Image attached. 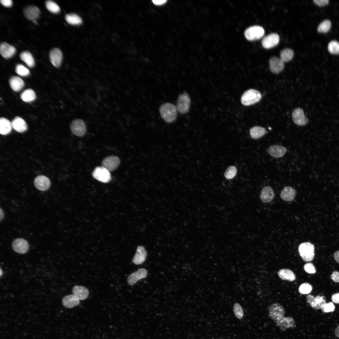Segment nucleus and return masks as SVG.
Instances as JSON below:
<instances>
[{"label": "nucleus", "instance_id": "f257e3e1", "mask_svg": "<svg viewBox=\"0 0 339 339\" xmlns=\"http://www.w3.org/2000/svg\"><path fill=\"white\" fill-rule=\"evenodd\" d=\"M176 106L170 103H164L160 107L159 111L163 120L167 123H171L176 119L177 115Z\"/></svg>", "mask_w": 339, "mask_h": 339}, {"label": "nucleus", "instance_id": "f03ea898", "mask_svg": "<svg viewBox=\"0 0 339 339\" xmlns=\"http://www.w3.org/2000/svg\"><path fill=\"white\" fill-rule=\"evenodd\" d=\"M261 94L258 91L250 89L245 91L241 96V101L242 104L248 106L254 104L261 99Z\"/></svg>", "mask_w": 339, "mask_h": 339}, {"label": "nucleus", "instance_id": "7ed1b4c3", "mask_svg": "<svg viewBox=\"0 0 339 339\" xmlns=\"http://www.w3.org/2000/svg\"><path fill=\"white\" fill-rule=\"evenodd\" d=\"M299 252L303 260L305 261H312L315 256L314 245L309 242L301 244L299 247Z\"/></svg>", "mask_w": 339, "mask_h": 339}, {"label": "nucleus", "instance_id": "20e7f679", "mask_svg": "<svg viewBox=\"0 0 339 339\" xmlns=\"http://www.w3.org/2000/svg\"><path fill=\"white\" fill-rule=\"evenodd\" d=\"M264 33L265 31L262 27L254 25L247 28L244 32V35L247 39L251 41L260 39Z\"/></svg>", "mask_w": 339, "mask_h": 339}, {"label": "nucleus", "instance_id": "39448f33", "mask_svg": "<svg viewBox=\"0 0 339 339\" xmlns=\"http://www.w3.org/2000/svg\"><path fill=\"white\" fill-rule=\"evenodd\" d=\"M191 99L188 94L186 92L180 94L178 96L176 102V107L177 110L181 114H185L189 110Z\"/></svg>", "mask_w": 339, "mask_h": 339}, {"label": "nucleus", "instance_id": "423d86ee", "mask_svg": "<svg viewBox=\"0 0 339 339\" xmlns=\"http://www.w3.org/2000/svg\"><path fill=\"white\" fill-rule=\"evenodd\" d=\"M70 128L72 133L79 137L83 136L86 132V125L81 119H76L72 121L70 125Z\"/></svg>", "mask_w": 339, "mask_h": 339}, {"label": "nucleus", "instance_id": "0eeeda50", "mask_svg": "<svg viewBox=\"0 0 339 339\" xmlns=\"http://www.w3.org/2000/svg\"><path fill=\"white\" fill-rule=\"evenodd\" d=\"M92 175L94 178L103 183L108 182L111 179L110 171L102 166L96 167L93 171Z\"/></svg>", "mask_w": 339, "mask_h": 339}, {"label": "nucleus", "instance_id": "6e6552de", "mask_svg": "<svg viewBox=\"0 0 339 339\" xmlns=\"http://www.w3.org/2000/svg\"><path fill=\"white\" fill-rule=\"evenodd\" d=\"M268 310L269 317L275 321L284 317L285 312L283 307L277 303L270 305Z\"/></svg>", "mask_w": 339, "mask_h": 339}, {"label": "nucleus", "instance_id": "1a4fd4ad", "mask_svg": "<svg viewBox=\"0 0 339 339\" xmlns=\"http://www.w3.org/2000/svg\"><path fill=\"white\" fill-rule=\"evenodd\" d=\"M120 163V159L118 157L111 156L105 158L102 162V165L103 167L110 172L115 170Z\"/></svg>", "mask_w": 339, "mask_h": 339}, {"label": "nucleus", "instance_id": "9d476101", "mask_svg": "<svg viewBox=\"0 0 339 339\" xmlns=\"http://www.w3.org/2000/svg\"><path fill=\"white\" fill-rule=\"evenodd\" d=\"M148 273V271L146 269L143 268L139 269L128 276L127 279L128 284L131 286L134 285L138 281L146 278Z\"/></svg>", "mask_w": 339, "mask_h": 339}, {"label": "nucleus", "instance_id": "9b49d317", "mask_svg": "<svg viewBox=\"0 0 339 339\" xmlns=\"http://www.w3.org/2000/svg\"><path fill=\"white\" fill-rule=\"evenodd\" d=\"M12 247L16 252L23 254L27 252L29 249V245L25 240L22 238H18L13 242Z\"/></svg>", "mask_w": 339, "mask_h": 339}, {"label": "nucleus", "instance_id": "f8f14e48", "mask_svg": "<svg viewBox=\"0 0 339 339\" xmlns=\"http://www.w3.org/2000/svg\"><path fill=\"white\" fill-rule=\"evenodd\" d=\"M279 39V36L277 34L271 33L263 38L261 42L262 44L265 48H270L278 44Z\"/></svg>", "mask_w": 339, "mask_h": 339}, {"label": "nucleus", "instance_id": "ddd939ff", "mask_svg": "<svg viewBox=\"0 0 339 339\" xmlns=\"http://www.w3.org/2000/svg\"><path fill=\"white\" fill-rule=\"evenodd\" d=\"M292 116L293 121L298 125L304 126L308 122V120L305 116L303 110L300 108L295 109Z\"/></svg>", "mask_w": 339, "mask_h": 339}, {"label": "nucleus", "instance_id": "4468645a", "mask_svg": "<svg viewBox=\"0 0 339 339\" xmlns=\"http://www.w3.org/2000/svg\"><path fill=\"white\" fill-rule=\"evenodd\" d=\"M307 302L313 308L318 309L326 303V299L324 296H317L316 297L309 294L306 297Z\"/></svg>", "mask_w": 339, "mask_h": 339}, {"label": "nucleus", "instance_id": "2eb2a0df", "mask_svg": "<svg viewBox=\"0 0 339 339\" xmlns=\"http://www.w3.org/2000/svg\"><path fill=\"white\" fill-rule=\"evenodd\" d=\"M34 184L39 190L45 191L47 190L51 185V181L46 176L40 175L37 176L34 180Z\"/></svg>", "mask_w": 339, "mask_h": 339}, {"label": "nucleus", "instance_id": "dca6fc26", "mask_svg": "<svg viewBox=\"0 0 339 339\" xmlns=\"http://www.w3.org/2000/svg\"><path fill=\"white\" fill-rule=\"evenodd\" d=\"M269 67L272 73H278L283 69L284 64L280 58L275 56L272 57L269 60Z\"/></svg>", "mask_w": 339, "mask_h": 339}, {"label": "nucleus", "instance_id": "f3484780", "mask_svg": "<svg viewBox=\"0 0 339 339\" xmlns=\"http://www.w3.org/2000/svg\"><path fill=\"white\" fill-rule=\"evenodd\" d=\"M16 51L15 48L8 44L3 42L0 45V53L4 58L7 59L12 57Z\"/></svg>", "mask_w": 339, "mask_h": 339}, {"label": "nucleus", "instance_id": "a211bd4d", "mask_svg": "<svg viewBox=\"0 0 339 339\" xmlns=\"http://www.w3.org/2000/svg\"><path fill=\"white\" fill-rule=\"evenodd\" d=\"M147 256V251L143 246H137L136 253L132 260V262L137 265L143 264L146 260Z\"/></svg>", "mask_w": 339, "mask_h": 339}, {"label": "nucleus", "instance_id": "6ab92c4d", "mask_svg": "<svg viewBox=\"0 0 339 339\" xmlns=\"http://www.w3.org/2000/svg\"><path fill=\"white\" fill-rule=\"evenodd\" d=\"M49 58L51 62L54 66L59 67L61 65L62 60V51L58 48L52 49L49 53Z\"/></svg>", "mask_w": 339, "mask_h": 339}, {"label": "nucleus", "instance_id": "aec40b11", "mask_svg": "<svg viewBox=\"0 0 339 339\" xmlns=\"http://www.w3.org/2000/svg\"><path fill=\"white\" fill-rule=\"evenodd\" d=\"M23 13L27 19L33 21L38 18L40 11L39 8L35 5L28 6L24 8Z\"/></svg>", "mask_w": 339, "mask_h": 339}, {"label": "nucleus", "instance_id": "412c9836", "mask_svg": "<svg viewBox=\"0 0 339 339\" xmlns=\"http://www.w3.org/2000/svg\"><path fill=\"white\" fill-rule=\"evenodd\" d=\"M11 123L13 128L18 132L23 133L27 129V126L26 122L20 117H16Z\"/></svg>", "mask_w": 339, "mask_h": 339}, {"label": "nucleus", "instance_id": "4be33fe9", "mask_svg": "<svg viewBox=\"0 0 339 339\" xmlns=\"http://www.w3.org/2000/svg\"><path fill=\"white\" fill-rule=\"evenodd\" d=\"M277 325L283 330L295 327V321L293 318L283 317L276 321Z\"/></svg>", "mask_w": 339, "mask_h": 339}, {"label": "nucleus", "instance_id": "5701e85b", "mask_svg": "<svg viewBox=\"0 0 339 339\" xmlns=\"http://www.w3.org/2000/svg\"><path fill=\"white\" fill-rule=\"evenodd\" d=\"M63 305L65 307L72 308L78 305L80 300L73 294L64 296L62 300Z\"/></svg>", "mask_w": 339, "mask_h": 339}, {"label": "nucleus", "instance_id": "b1692460", "mask_svg": "<svg viewBox=\"0 0 339 339\" xmlns=\"http://www.w3.org/2000/svg\"><path fill=\"white\" fill-rule=\"evenodd\" d=\"M73 294L79 300H84L89 295V290L85 287L80 286H75L72 289Z\"/></svg>", "mask_w": 339, "mask_h": 339}, {"label": "nucleus", "instance_id": "393cba45", "mask_svg": "<svg viewBox=\"0 0 339 339\" xmlns=\"http://www.w3.org/2000/svg\"><path fill=\"white\" fill-rule=\"evenodd\" d=\"M274 194L273 189L269 186L264 187L262 189L260 195L261 201L265 203L270 202L273 199Z\"/></svg>", "mask_w": 339, "mask_h": 339}, {"label": "nucleus", "instance_id": "a878e982", "mask_svg": "<svg viewBox=\"0 0 339 339\" xmlns=\"http://www.w3.org/2000/svg\"><path fill=\"white\" fill-rule=\"evenodd\" d=\"M287 150L282 146L275 145L270 146L268 149V152L272 156L279 158L283 156L286 153Z\"/></svg>", "mask_w": 339, "mask_h": 339}, {"label": "nucleus", "instance_id": "bb28decb", "mask_svg": "<svg viewBox=\"0 0 339 339\" xmlns=\"http://www.w3.org/2000/svg\"><path fill=\"white\" fill-rule=\"evenodd\" d=\"M10 86L15 92H19L22 89L24 86L23 80L19 77L13 76L9 80Z\"/></svg>", "mask_w": 339, "mask_h": 339}, {"label": "nucleus", "instance_id": "cd10ccee", "mask_svg": "<svg viewBox=\"0 0 339 339\" xmlns=\"http://www.w3.org/2000/svg\"><path fill=\"white\" fill-rule=\"evenodd\" d=\"M296 194L295 190L290 186H286L282 190L280 196L285 201H291L294 198Z\"/></svg>", "mask_w": 339, "mask_h": 339}, {"label": "nucleus", "instance_id": "c85d7f7f", "mask_svg": "<svg viewBox=\"0 0 339 339\" xmlns=\"http://www.w3.org/2000/svg\"><path fill=\"white\" fill-rule=\"evenodd\" d=\"M12 123L6 118L1 117L0 119V133L3 135H6L9 133L12 128Z\"/></svg>", "mask_w": 339, "mask_h": 339}, {"label": "nucleus", "instance_id": "c756f323", "mask_svg": "<svg viewBox=\"0 0 339 339\" xmlns=\"http://www.w3.org/2000/svg\"><path fill=\"white\" fill-rule=\"evenodd\" d=\"M278 275L282 279L292 281L295 280L296 276L291 270L287 269L280 270L278 272Z\"/></svg>", "mask_w": 339, "mask_h": 339}, {"label": "nucleus", "instance_id": "7c9ffc66", "mask_svg": "<svg viewBox=\"0 0 339 339\" xmlns=\"http://www.w3.org/2000/svg\"><path fill=\"white\" fill-rule=\"evenodd\" d=\"M20 57L30 67H33L35 64L34 58L29 51H25L20 54Z\"/></svg>", "mask_w": 339, "mask_h": 339}, {"label": "nucleus", "instance_id": "2f4dec72", "mask_svg": "<svg viewBox=\"0 0 339 339\" xmlns=\"http://www.w3.org/2000/svg\"><path fill=\"white\" fill-rule=\"evenodd\" d=\"M265 129L261 126H255L250 129V135L251 137L254 139L259 138L263 136L266 133Z\"/></svg>", "mask_w": 339, "mask_h": 339}, {"label": "nucleus", "instance_id": "473e14b6", "mask_svg": "<svg viewBox=\"0 0 339 339\" xmlns=\"http://www.w3.org/2000/svg\"><path fill=\"white\" fill-rule=\"evenodd\" d=\"M20 98L25 102H30L35 100L36 94L33 90L30 89H27L22 93Z\"/></svg>", "mask_w": 339, "mask_h": 339}, {"label": "nucleus", "instance_id": "72a5a7b5", "mask_svg": "<svg viewBox=\"0 0 339 339\" xmlns=\"http://www.w3.org/2000/svg\"><path fill=\"white\" fill-rule=\"evenodd\" d=\"M293 55L294 52L290 48H285L280 52V59L283 62H288L292 59Z\"/></svg>", "mask_w": 339, "mask_h": 339}, {"label": "nucleus", "instance_id": "f704fd0d", "mask_svg": "<svg viewBox=\"0 0 339 339\" xmlns=\"http://www.w3.org/2000/svg\"><path fill=\"white\" fill-rule=\"evenodd\" d=\"M66 21L69 24L73 25H78L82 22L81 18L76 14L71 13L66 15Z\"/></svg>", "mask_w": 339, "mask_h": 339}, {"label": "nucleus", "instance_id": "c9c22d12", "mask_svg": "<svg viewBox=\"0 0 339 339\" xmlns=\"http://www.w3.org/2000/svg\"><path fill=\"white\" fill-rule=\"evenodd\" d=\"M45 3L47 9L52 13H57L60 12V7L54 2L51 0H47L46 2Z\"/></svg>", "mask_w": 339, "mask_h": 339}, {"label": "nucleus", "instance_id": "e433bc0d", "mask_svg": "<svg viewBox=\"0 0 339 339\" xmlns=\"http://www.w3.org/2000/svg\"><path fill=\"white\" fill-rule=\"evenodd\" d=\"M331 26L330 20L326 19L322 22L317 27V30L319 32L326 33L330 30Z\"/></svg>", "mask_w": 339, "mask_h": 339}, {"label": "nucleus", "instance_id": "4c0bfd02", "mask_svg": "<svg viewBox=\"0 0 339 339\" xmlns=\"http://www.w3.org/2000/svg\"><path fill=\"white\" fill-rule=\"evenodd\" d=\"M328 49L329 52L332 54H339V42L336 40H332L328 44Z\"/></svg>", "mask_w": 339, "mask_h": 339}, {"label": "nucleus", "instance_id": "58836bf2", "mask_svg": "<svg viewBox=\"0 0 339 339\" xmlns=\"http://www.w3.org/2000/svg\"><path fill=\"white\" fill-rule=\"evenodd\" d=\"M15 71L19 75L23 77L28 76L30 74L29 70L23 65L18 64L15 67Z\"/></svg>", "mask_w": 339, "mask_h": 339}, {"label": "nucleus", "instance_id": "ea45409f", "mask_svg": "<svg viewBox=\"0 0 339 339\" xmlns=\"http://www.w3.org/2000/svg\"><path fill=\"white\" fill-rule=\"evenodd\" d=\"M312 289V286L310 284L307 283H304L300 285L299 291L301 294H307L310 293Z\"/></svg>", "mask_w": 339, "mask_h": 339}, {"label": "nucleus", "instance_id": "a19ab883", "mask_svg": "<svg viewBox=\"0 0 339 339\" xmlns=\"http://www.w3.org/2000/svg\"><path fill=\"white\" fill-rule=\"evenodd\" d=\"M237 169L234 166H230L226 170L224 173V176L227 179L233 178L235 175Z\"/></svg>", "mask_w": 339, "mask_h": 339}, {"label": "nucleus", "instance_id": "79ce46f5", "mask_svg": "<svg viewBox=\"0 0 339 339\" xmlns=\"http://www.w3.org/2000/svg\"><path fill=\"white\" fill-rule=\"evenodd\" d=\"M233 311L235 316L239 319H241L243 315V312L242 307L239 304H235Z\"/></svg>", "mask_w": 339, "mask_h": 339}, {"label": "nucleus", "instance_id": "37998d69", "mask_svg": "<svg viewBox=\"0 0 339 339\" xmlns=\"http://www.w3.org/2000/svg\"><path fill=\"white\" fill-rule=\"evenodd\" d=\"M335 308V306L331 302H330L327 303H325L321 307V310L324 313H328L333 311Z\"/></svg>", "mask_w": 339, "mask_h": 339}, {"label": "nucleus", "instance_id": "c03bdc74", "mask_svg": "<svg viewBox=\"0 0 339 339\" xmlns=\"http://www.w3.org/2000/svg\"><path fill=\"white\" fill-rule=\"evenodd\" d=\"M304 271L308 273L314 274L316 272L315 268L312 263H306L304 265Z\"/></svg>", "mask_w": 339, "mask_h": 339}, {"label": "nucleus", "instance_id": "a18cd8bd", "mask_svg": "<svg viewBox=\"0 0 339 339\" xmlns=\"http://www.w3.org/2000/svg\"><path fill=\"white\" fill-rule=\"evenodd\" d=\"M331 278L335 282H339V272L337 271H334L331 276Z\"/></svg>", "mask_w": 339, "mask_h": 339}, {"label": "nucleus", "instance_id": "49530a36", "mask_svg": "<svg viewBox=\"0 0 339 339\" xmlns=\"http://www.w3.org/2000/svg\"><path fill=\"white\" fill-rule=\"evenodd\" d=\"M0 2L2 5L7 7H11L13 4L11 0H1Z\"/></svg>", "mask_w": 339, "mask_h": 339}, {"label": "nucleus", "instance_id": "de8ad7c7", "mask_svg": "<svg viewBox=\"0 0 339 339\" xmlns=\"http://www.w3.org/2000/svg\"><path fill=\"white\" fill-rule=\"evenodd\" d=\"M313 1L315 3L320 6L327 4L329 2L328 0H314Z\"/></svg>", "mask_w": 339, "mask_h": 339}, {"label": "nucleus", "instance_id": "09e8293b", "mask_svg": "<svg viewBox=\"0 0 339 339\" xmlns=\"http://www.w3.org/2000/svg\"><path fill=\"white\" fill-rule=\"evenodd\" d=\"M332 301L336 304H339V293L333 295L331 297Z\"/></svg>", "mask_w": 339, "mask_h": 339}, {"label": "nucleus", "instance_id": "8fccbe9b", "mask_svg": "<svg viewBox=\"0 0 339 339\" xmlns=\"http://www.w3.org/2000/svg\"><path fill=\"white\" fill-rule=\"evenodd\" d=\"M166 0H153V3L156 5H161L163 4L166 2Z\"/></svg>", "mask_w": 339, "mask_h": 339}, {"label": "nucleus", "instance_id": "3c124183", "mask_svg": "<svg viewBox=\"0 0 339 339\" xmlns=\"http://www.w3.org/2000/svg\"><path fill=\"white\" fill-rule=\"evenodd\" d=\"M334 257L335 261L339 263V251H337L334 253Z\"/></svg>", "mask_w": 339, "mask_h": 339}, {"label": "nucleus", "instance_id": "603ef678", "mask_svg": "<svg viewBox=\"0 0 339 339\" xmlns=\"http://www.w3.org/2000/svg\"><path fill=\"white\" fill-rule=\"evenodd\" d=\"M335 334L336 336L339 337V326L336 329Z\"/></svg>", "mask_w": 339, "mask_h": 339}, {"label": "nucleus", "instance_id": "864d4df0", "mask_svg": "<svg viewBox=\"0 0 339 339\" xmlns=\"http://www.w3.org/2000/svg\"><path fill=\"white\" fill-rule=\"evenodd\" d=\"M0 221H1L2 220V219H3V217H4V213H3V210L1 208H0Z\"/></svg>", "mask_w": 339, "mask_h": 339}, {"label": "nucleus", "instance_id": "5fc2aeb1", "mask_svg": "<svg viewBox=\"0 0 339 339\" xmlns=\"http://www.w3.org/2000/svg\"><path fill=\"white\" fill-rule=\"evenodd\" d=\"M2 274V271L1 269H0V276H1Z\"/></svg>", "mask_w": 339, "mask_h": 339}]
</instances>
